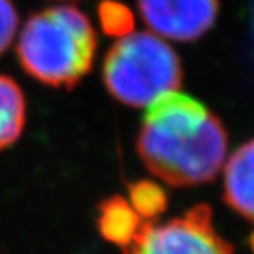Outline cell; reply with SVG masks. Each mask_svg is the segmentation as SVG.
<instances>
[{"label": "cell", "instance_id": "obj_1", "mask_svg": "<svg viewBox=\"0 0 254 254\" xmlns=\"http://www.w3.org/2000/svg\"><path fill=\"white\" fill-rule=\"evenodd\" d=\"M137 154L145 169L167 185H205L225 165L228 132L201 101L174 91L147 106Z\"/></svg>", "mask_w": 254, "mask_h": 254}, {"label": "cell", "instance_id": "obj_2", "mask_svg": "<svg viewBox=\"0 0 254 254\" xmlns=\"http://www.w3.org/2000/svg\"><path fill=\"white\" fill-rule=\"evenodd\" d=\"M98 37L86 15L71 5H57L32 15L18 37L17 58L40 83L73 89L94 64Z\"/></svg>", "mask_w": 254, "mask_h": 254}, {"label": "cell", "instance_id": "obj_3", "mask_svg": "<svg viewBox=\"0 0 254 254\" xmlns=\"http://www.w3.org/2000/svg\"><path fill=\"white\" fill-rule=\"evenodd\" d=\"M103 79L113 98L130 108H147L182 86L184 69L175 50L149 32L118 38L103 63Z\"/></svg>", "mask_w": 254, "mask_h": 254}, {"label": "cell", "instance_id": "obj_4", "mask_svg": "<svg viewBox=\"0 0 254 254\" xmlns=\"http://www.w3.org/2000/svg\"><path fill=\"white\" fill-rule=\"evenodd\" d=\"M123 254H235V248L215 228L211 206L196 203L167 221H144Z\"/></svg>", "mask_w": 254, "mask_h": 254}, {"label": "cell", "instance_id": "obj_5", "mask_svg": "<svg viewBox=\"0 0 254 254\" xmlns=\"http://www.w3.org/2000/svg\"><path fill=\"white\" fill-rule=\"evenodd\" d=\"M137 7L157 35L174 42H195L215 25L220 0H137Z\"/></svg>", "mask_w": 254, "mask_h": 254}, {"label": "cell", "instance_id": "obj_6", "mask_svg": "<svg viewBox=\"0 0 254 254\" xmlns=\"http://www.w3.org/2000/svg\"><path fill=\"white\" fill-rule=\"evenodd\" d=\"M223 167V201L254 223V139L238 147Z\"/></svg>", "mask_w": 254, "mask_h": 254}, {"label": "cell", "instance_id": "obj_7", "mask_svg": "<svg viewBox=\"0 0 254 254\" xmlns=\"http://www.w3.org/2000/svg\"><path fill=\"white\" fill-rule=\"evenodd\" d=\"M96 223L101 238L124 251L134 243L144 220L137 215L127 198L113 195L99 203Z\"/></svg>", "mask_w": 254, "mask_h": 254}, {"label": "cell", "instance_id": "obj_8", "mask_svg": "<svg viewBox=\"0 0 254 254\" xmlns=\"http://www.w3.org/2000/svg\"><path fill=\"white\" fill-rule=\"evenodd\" d=\"M27 101L13 78L0 74V152L12 147L25 129Z\"/></svg>", "mask_w": 254, "mask_h": 254}, {"label": "cell", "instance_id": "obj_9", "mask_svg": "<svg viewBox=\"0 0 254 254\" xmlns=\"http://www.w3.org/2000/svg\"><path fill=\"white\" fill-rule=\"evenodd\" d=\"M127 200L144 221H154L165 213L169 205L164 187L147 179L130 182L127 185Z\"/></svg>", "mask_w": 254, "mask_h": 254}, {"label": "cell", "instance_id": "obj_10", "mask_svg": "<svg viewBox=\"0 0 254 254\" xmlns=\"http://www.w3.org/2000/svg\"><path fill=\"white\" fill-rule=\"evenodd\" d=\"M98 18L108 37L123 38L134 32V15L118 0H103L98 5Z\"/></svg>", "mask_w": 254, "mask_h": 254}, {"label": "cell", "instance_id": "obj_11", "mask_svg": "<svg viewBox=\"0 0 254 254\" xmlns=\"http://www.w3.org/2000/svg\"><path fill=\"white\" fill-rule=\"evenodd\" d=\"M18 28V13L12 0H0V57L12 45Z\"/></svg>", "mask_w": 254, "mask_h": 254}, {"label": "cell", "instance_id": "obj_12", "mask_svg": "<svg viewBox=\"0 0 254 254\" xmlns=\"http://www.w3.org/2000/svg\"><path fill=\"white\" fill-rule=\"evenodd\" d=\"M250 246H251V251L254 253V233L250 236Z\"/></svg>", "mask_w": 254, "mask_h": 254}]
</instances>
